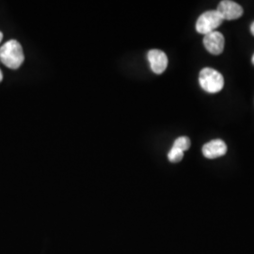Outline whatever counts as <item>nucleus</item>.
Masks as SVG:
<instances>
[{
  "instance_id": "obj_7",
  "label": "nucleus",
  "mask_w": 254,
  "mask_h": 254,
  "mask_svg": "<svg viewBox=\"0 0 254 254\" xmlns=\"http://www.w3.org/2000/svg\"><path fill=\"white\" fill-rule=\"evenodd\" d=\"M227 153V145L221 139H214L202 147V154L209 159L218 158Z\"/></svg>"
},
{
  "instance_id": "obj_9",
  "label": "nucleus",
  "mask_w": 254,
  "mask_h": 254,
  "mask_svg": "<svg viewBox=\"0 0 254 254\" xmlns=\"http://www.w3.org/2000/svg\"><path fill=\"white\" fill-rule=\"evenodd\" d=\"M183 157H184V152L179 150V149H177V148H174V147L171 149V151L169 152V154H168L169 160L173 163L180 162L183 159Z\"/></svg>"
},
{
  "instance_id": "obj_11",
  "label": "nucleus",
  "mask_w": 254,
  "mask_h": 254,
  "mask_svg": "<svg viewBox=\"0 0 254 254\" xmlns=\"http://www.w3.org/2000/svg\"><path fill=\"white\" fill-rule=\"evenodd\" d=\"M2 79H3V74H2V72L0 70V82L2 81Z\"/></svg>"
},
{
  "instance_id": "obj_5",
  "label": "nucleus",
  "mask_w": 254,
  "mask_h": 254,
  "mask_svg": "<svg viewBox=\"0 0 254 254\" xmlns=\"http://www.w3.org/2000/svg\"><path fill=\"white\" fill-rule=\"evenodd\" d=\"M203 46L210 54L218 56L224 50L225 39L220 32L214 31L204 35Z\"/></svg>"
},
{
  "instance_id": "obj_6",
  "label": "nucleus",
  "mask_w": 254,
  "mask_h": 254,
  "mask_svg": "<svg viewBox=\"0 0 254 254\" xmlns=\"http://www.w3.org/2000/svg\"><path fill=\"white\" fill-rule=\"evenodd\" d=\"M148 61L151 69L156 74H161L168 67V57L163 51L158 49H152L148 52Z\"/></svg>"
},
{
  "instance_id": "obj_12",
  "label": "nucleus",
  "mask_w": 254,
  "mask_h": 254,
  "mask_svg": "<svg viewBox=\"0 0 254 254\" xmlns=\"http://www.w3.org/2000/svg\"><path fill=\"white\" fill-rule=\"evenodd\" d=\"M2 39H3V34H2V32L0 31V42L2 41Z\"/></svg>"
},
{
  "instance_id": "obj_3",
  "label": "nucleus",
  "mask_w": 254,
  "mask_h": 254,
  "mask_svg": "<svg viewBox=\"0 0 254 254\" xmlns=\"http://www.w3.org/2000/svg\"><path fill=\"white\" fill-rule=\"evenodd\" d=\"M223 19L220 16L217 10H208L203 12L197 20L196 30L200 34H208L216 31L222 23Z\"/></svg>"
},
{
  "instance_id": "obj_13",
  "label": "nucleus",
  "mask_w": 254,
  "mask_h": 254,
  "mask_svg": "<svg viewBox=\"0 0 254 254\" xmlns=\"http://www.w3.org/2000/svg\"><path fill=\"white\" fill-rule=\"evenodd\" d=\"M252 62H253V64L254 65V56H253V60H252Z\"/></svg>"
},
{
  "instance_id": "obj_8",
  "label": "nucleus",
  "mask_w": 254,
  "mask_h": 254,
  "mask_svg": "<svg viewBox=\"0 0 254 254\" xmlns=\"http://www.w3.org/2000/svg\"><path fill=\"white\" fill-rule=\"evenodd\" d=\"M190 139L188 136H180L174 141L173 147L185 152V151H188L190 148Z\"/></svg>"
},
{
  "instance_id": "obj_1",
  "label": "nucleus",
  "mask_w": 254,
  "mask_h": 254,
  "mask_svg": "<svg viewBox=\"0 0 254 254\" xmlns=\"http://www.w3.org/2000/svg\"><path fill=\"white\" fill-rule=\"evenodd\" d=\"M25 56L22 46L15 40L8 41L0 48V61L9 69L16 70L24 63Z\"/></svg>"
},
{
  "instance_id": "obj_2",
  "label": "nucleus",
  "mask_w": 254,
  "mask_h": 254,
  "mask_svg": "<svg viewBox=\"0 0 254 254\" xmlns=\"http://www.w3.org/2000/svg\"><path fill=\"white\" fill-rule=\"evenodd\" d=\"M199 82L200 87L208 93H218L224 87L222 74L209 67L203 68L200 71Z\"/></svg>"
},
{
  "instance_id": "obj_4",
  "label": "nucleus",
  "mask_w": 254,
  "mask_h": 254,
  "mask_svg": "<svg viewBox=\"0 0 254 254\" xmlns=\"http://www.w3.org/2000/svg\"><path fill=\"white\" fill-rule=\"evenodd\" d=\"M223 20H236L243 15V8L235 1L223 0L220 1L217 9Z\"/></svg>"
},
{
  "instance_id": "obj_10",
  "label": "nucleus",
  "mask_w": 254,
  "mask_h": 254,
  "mask_svg": "<svg viewBox=\"0 0 254 254\" xmlns=\"http://www.w3.org/2000/svg\"><path fill=\"white\" fill-rule=\"evenodd\" d=\"M251 32H252V34L254 36V22L252 24V26H251Z\"/></svg>"
}]
</instances>
